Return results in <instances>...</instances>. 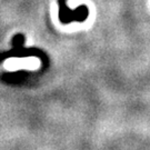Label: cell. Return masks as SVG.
Listing matches in <instances>:
<instances>
[{
  "label": "cell",
  "instance_id": "obj_1",
  "mask_svg": "<svg viewBox=\"0 0 150 150\" xmlns=\"http://www.w3.org/2000/svg\"><path fill=\"white\" fill-rule=\"evenodd\" d=\"M59 6V21L62 25L70 22H83L89 16V9L86 5H80L75 10H71L67 4V0H57Z\"/></svg>",
  "mask_w": 150,
  "mask_h": 150
},
{
  "label": "cell",
  "instance_id": "obj_2",
  "mask_svg": "<svg viewBox=\"0 0 150 150\" xmlns=\"http://www.w3.org/2000/svg\"><path fill=\"white\" fill-rule=\"evenodd\" d=\"M23 43H25V36L22 33H18L12 38V46L17 52H21L23 49Z\"/></svg>",
  "mask_w": 150,
  "mask_h": 150
}]
</instances>
